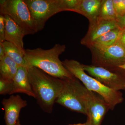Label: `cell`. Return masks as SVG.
<instances>
[{
	"label": "cell",
	"mask_w": 125,
	"mask_h": 125,
	"mask_svg": "<svg viewBox=\"0 0 125 125\" xmlns=\"http://www.w3.org/2000/svg\"><path fill=\"white\" fill-rule=\"evenodd\" d=\"M35 99L43 111L51 114L64 85L63 79L56 78L36 67H27Z\"/></svg>",
	"instance_id": "cell-1"
},
{
	"label": "cell",
	"mask_w": 125,
	"mask_h": 125,
	"mask_svg": "<svg viewBox=\"0 0 125 125\" xmlns=\"http://www.w3.org/2000/svg\"><path fill=\"white\" fill-rule=\"evenodd\" d=\"M65 45L56 44L51 49L41 48L25 49L24 59L27 67H36L49 75L61 79L74 77L63 65L59 56L66 50Z\"/></svg>",
	"instance_id": "cell-2"
},
{
	"label": "cell",
	"mask_w": 125,
	"mask_h": 125,
	"mask_svg": "<svg viewBox=\"0 0 125 125\" xmlns=\"http://www.w3.org/2000/svg\"><path fill=\"white\" fill-rule=\"evenodd\" d=\"M62 63L65 68L81 82L87 89L101 96L107 104L109 109L113 110L117 105L123 102L122 94L120 91L109 88L87 74L83 69L82 64L78 61L66 59Z\"/></svg>",
	"instance_id": "cell-3"
},
{
	"label": "cell",
	"mask_w": 125,
	"mask_h": 125,
	"mask_svg": "<svg viewBox=\"0 0 125 125\" xmlns=\"http://www.w3.org/2000/svg\"><path fill=\"white\" fill-rule=\"evenodd\" d=\"M0 13V14L10 16L20 27L25 36L37 32L24 0H1Z\"/></svg>",
	"instance_id": "cell-4"
},
{
	"label": "cell",
	"mask_w": 125,
	"mask_h": 125,
	"mask_svg": "<svg viewBox=\"0 0 125 125\" xmlns=\"http://www.w3.org/2000/svg\"><path fill=\"white\" fill-rule=\"evenodd\" d=\"M38 32L43 29L47 21L62 11H66L63 0H24Z\"/></svg>",
	"instance_id": "cell-5"
},
{
	"label": "cell",
	"mask_w": 125,
	"mask_h": 125,
	"mask_svg": "<svg viewBox=\"0 0 125 125\" xmlns=\"http://www.w3.org/2000/svg\"><path fill=\"white\" fill-rule=\"evenodd\" d=\"M63 80V88L55 103L71 111L86 115L81 93L82 83L75 77Z\"/></svg>",
	"instance_id": "cell-6"
},
{
	"label": "cell",
	"mask_w": 125,
	"mask_h": 125,
	"mask_svg": "<svg viewBox=\"0 0 125 125\" xmlns=\"http://www.w3.org/2000/svg\"><path fill=\"white\" fill-rule=\"evenodd\" d=\"M93 65L106 68H114L125 63V48L118 42L102 49L90 48Z\"/></svg>",
	"instance_id": "cell-7"
},
{
	"label": "cell",
	"mask_w": 125,
	"mask_h": 125,
	"mask_svg": "<svg viewBox=\"0 0 125 125\" xmlns=\"http://www.w3.org/2000/svg\"><path fill=\"white\" fill-rule=\"evenodd\" d=\"M81 89L87 121L91 125H101L105 114L110 109L109 106L101 96L87 89L83 83Z\"/></svg>",
	"instance_id": "cell-8"
},
{
	"label": "cell",
	"mask_w": 125,
	"mask_h": 125,
	"mask_svg": "<svg viewBox=\"0 0 125 125\" xmlns=\"http://www.w3.org/2000/svg\"><path fill=\"white\" fill-rule=\"evenodd\" d=\"M82 66L89 75L109 88L116 91L125 89V75L118 72L119 67L106 68L83 64Z\"/></svg>",
	"instance_id": "cell-9"
},
{
	"label": "cell",
	"mask_w": 125,
	"mask_h": 125,
	"mask_svg": "<svg viewBox=\"0 0 125 125\" xmlns=\"http://www.w3.org/2000/svg\"><path fill=\"white\" fill-rule=\"evenodd\" d=\"M2 104L4 110L6 125H16L19 120L21 109L27 106V101L20 95H11L2 99Z\"/></svg>",
	"instance_id": "cell-10"
},
{
	"label": "cell",
	"mask_w": 125,
	"mask_h": 125,
	"mask_svg": "<svg viewBox=\"0 0 125 125\" xmlns=\"http://www.w3.org/2000/svg\"><path fill=\"white\" fill-rule=\"evenodd\" d=\"M118 28L116 21L98 20L93 24L89 25L88 32L81 41V43L88 47L101 36Z\"/></svg>",
	"instance_id": "cell-11"
},
{
	"label": "cell",
	"mask_w": 125,
	"mask_h": 125,
	"mask_svg": "<svg viewBox=\"0 0 125 125\" xmlns=\"http://www.w3.org/2000/svg\"><path fill=\"white\" fill-rule=\"evenodd\" d=\"M5 22V40L15 45L24 55V37L25 36L22 30L17 24L7 15H4Z\"/></svg>",
	"instance_id": "cell-12"
},
{
	"label": "cell",
	"mask_w": 125,
	"mask_h": 125,
	"mask_svg": "<svg viewBox=\"0 0 125 125\" xmlns=\"http://www.w3.org/2000/svg\"><path fill=\"white\" fill-rule=\"evenodd\" d=\"M12 94L22 93L34 98H36L30 81L27 67L19 66L16 74L12 80Z\"/></svg>",
	"instance_id": "cell-13"
},
{
	"label": "cell",
	"mask_w": 125,
	"mask_h": 125,
	"mask_svg": "<svg viewBox=\"0 0 125 125\" xmlns=\"http://www.w3.org/2000/svg\"><path fill=\"white\" fill-rule=\"evenodd\" d=\"M103 0H81L75 12L88 19L89 25L96 23L98 19Z\"/></svg>",
	"instance_id": "cell-14"
},
{
	"label": "cell",
	"mask_w": 125,
	"mask_h": 125,
	"mask_svg": "<svg viewBox=\"0 0 125 125\" xmlns=\"http://www.w3.org/2000/svg\"><path fill=\"white\" fill-rule=\"evenodd\" d=\"M121 29H115L108 32L94 42L89 48L99 49L110 46L118 42Z\"/></svg>",
	"instance_id": "cell-15"
},
{
	"label": "cell",
	"mask_w": 125,
	"mask_h": 125,
	"mask_svg": "<svg viewBox=\"0 0 125 125\" xmlns=\"http://www.w3.org/2000/svg\"><path fill=\"white\" fill-rule=\"evenodd\" d=\"M19 67L11 58L6 55L0 60V77L7 80H13Z\"/></svg>",
	"instance_id": "cell-16"
},
{
	"label": "cell",
	"mask_w": 125,
	"mask_h": 125,
	"mask_svg": "<svg viewBox=\"0 0 125 125\" xmlns=\"http://www.w3.org/2000/svg\"><path fill=\"white\" fill-rule=\"evenodd\" d=\"M1 43L4 49L6 55L11 58L19 66L27 67L24 55L15 45L6 41Z\"/></svg>",
	"instance_id": "cell-17"
},
{
	"label": "cell",
	"mask_w": 125,
	"mask_h": 125,
	"mask_svg": "<svg viewBox=\"0 0 125 125\" xmlns=\"http://www.w3.org/2000/svg\"><path fill=\"white\" fill-rule=\"evenodd\" d=\"M117 16L114 8L113 0H103L98 20L116 21Z\"/></svg>",
	"instance_id": "cell-18"
},
{
	"label": "cell",
	"mask_w": 125,
	"mask_h": 125,
	"mask_svg": "<svg viewBox=\"0 0 125 125\" xmlns=\"http://www.w3.org/2000/svg\"><path fill=\"white\" fill-rule=\"evenodd\" d=\"M12 92V80H7L0 77V94H11Z\"/></svg>",
	"instance_id": "cell-19"
},
{
	"label": "cell",
	"mask_w": 125,
	"mask_h": 125,
	"mask_svg": "<svg viewBox=\"0 0 125 125\" xmlns=\"http://www.w3.org/2000/svg\"><path fill=\"white\" fill-rule=\"evenodd\" d=\"M115 10L117 17L125 14V0H113Z\"/></svg>",
	"instance_id": "cell-20"
},
{
	"label": "cell",
	"mask_w": 125,
	"mask_h": 125,
	"mask_svg": "<svg viewBox=\"0 0 125 125\" xmlns=\"http://www.w3.org/2000/svg\"><path fill=\"white\" fill-rule=\"evenodd\" d=\"M5 32V22L4 15H0V43L4 42Z\"/></svg>",
	"instance_id": "cell-21"
},
{
	"label": "cell",
	"mask_w": 125,
	"mask_h": 125,
	"mask_svg": "<svg viewBox=\"0 0 125 125\" xmlns=\"http://www.w3.org/2000/svg\"><path fill=\"white\" fill-rule=\"evenodd\" d=\"M116 21L120 29L121 30L125 29V14L123 16L117 17Z\"/></svg>",
	"instance_id": "cell-22"
},
{
	"label": "cell",
	"mask_w": 125,
	"mask_h": 125,
	"mask_svg": "<svg viewBox=\"0 0 125 125\" xmlns=\"http://www.w3.org/2000/svg\"><path fill=\"white\" fill-rule=\"evenodd\" d=\"M118 42L125 48V29L121 30Z\"/></svg>",
	"instance_id": "cell-23"
},
{
	"label": "cell",
	"mask_w": 125,
	"mask_h": 125,
	"mask_svg": "<svg viewBox=\"0 0 125 125\" xmlns=\"http://www.w3.org/2000/svg\"><path fill=\"white\" fill-rule=\"evenodd\" d=\"M6 56L5 50L2 43H0V60H2Z\"/></svg>",
	"instance_id": "cell-24"
},
{
	"label": "cell",
	"mask_w": 125,
	"mask_h": 125,
	"mask_svg": "<svg viewBox=\"0 0 125 125\" xmlns=\"http://www.w3.org/2000/svg\"><path fill=\"white\" fill-rule=\"evenodd\" d=\"M118 67H119L120 69H121L125 71V63L123 65H121L118 66Z\"/></svg>",
	"instance_id": "cell-25"
},
{
	"label": "cell",
	"mask_w": 125,
	"mask_h": 125,
	"mask_svg": "<svg viewBox=\"0 0 125 125\" xmlns=\"http://www.w3.org/2000/svg\"><path fill=\"white\" fill-rule=\"evenodd\" d=\"M87 125V122L84 123H78V124H73V125Z\"/></svg>",
	"instance_id": "cell-26"
},
{
	"label": "cell",
	"mask_w": 125,
	"mask_h": 125,
	"mask_svg": "<svg viewBox=\"0 0 125 125\" xmlns=\"http://www.w3.org/2000/svg\"><path fill=\"white\" fill-rule=\"evenodd\" d=\"M16 125H22L20 123V122L19 120L18 121V122H17V123H16Z\"/></svg>",
	"instance_id": "cell-27"
},
{
	"label": "cell",
	"mask_w": 125,
	"mask_h": 125,
	"mask_svg": "<svg viewBox=\"0 0 125 125\" xmlns=\"http://www.w3.org/2000/svg\"><path fill=\"white\" fill-rule=\"evenodd\" d=\"M87 125H91L90 123L88 121H87Z\"/></svg>",
	"instance_id": "cell-28"
},
{
	"label": "cell",
	"mask_w": 125,
	"mask_h": 125,
	"mask_svg": "<svg viewBox=\"0 0 125 125\" xmlns=\"http://www.w3.org/2000/svg\"></svg>",
	"instance_id": "cell-29"
}]
</instances>
